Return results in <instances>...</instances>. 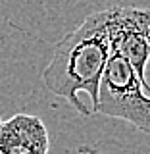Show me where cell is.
<instances>
[{
  "label": "cell",
  "instance_id": "6da1fadb",
  "mask_svg": "<svg viewBox=\"0 0 150 154\" xmlns=\"http://www.w3.org/2000/svg\"><path fill=\"white\" fill-rule=\"evenodd\" d=\"M110 56L108 14L102 10L85 17L75 31L56 42L54 54L42 71V83L81 116H90L98 104V85Z\"/></svg>",
  "mask_w": 150,
  "mask_h": 154
},
{
  "label": "cell",
  "instance_id": "7a4b0ae2",
  "mask_svg": "<svg viewBox=\"0 0 150 154\" xmlns=\"http://www.w3.org/2000/svg\"><path fill=\"white\" fill-rule=\"evenodd\" d=\"M94 114L123 119L150 135V87H146L123 58L112 54L98 85Z\"/></svg>",
  "mask_w": 150,
  "mask_h": 154
},
{
  "label": "cell",
  "instance_id": "3957f363",
  "mask_svg": "<svg viewBox=\"0 0 150 154\" xmlns=\"http://www.w3.org/2000/svg\"><path fill=\"white\" fill-rule=\"evenodd\" d=\"M108 14V42L112 54L123 58L146 87L150 62V10L137 6H114Z\"/></svg>",
  "mask_w": 150,
  "mask_h": 154
},
{
  "label": "cell",
  "instance_id": "277c9868",
  "mask_svg": "<svg viewBox=\"0 0 150 154\" xmlns=\"http://www.w3.org/2000/svg\"><path fill=\"white\" fill-rule=\"evenodd\" d=\"M0 148L6 154H48L50 137L41 118L16 114L0 123Z\"/></svg>",
  "mask_w": 150,
  "mask_h": 154
},
{
  "label": "cell",
  "instance_id": "5b68a950",
  "mask_svg": "<svg viewBox=\"0 0 150 154\" xmlns=\"http://www.w3.org/2000/svg\"><path fill=\"white\" fill-rule=\"evenodd\" d=\"M0 123H2V119H0Z\"/></svg>",
  "mask_w": 150,
  "mask_h": 154
}]
</instances>
